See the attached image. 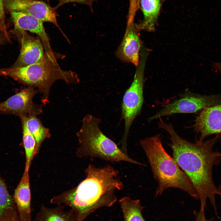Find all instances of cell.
<instances>
[{"mask_svg": "<svg viewBox=\"0 0 221 221\" xmlns=\"http://www.w3.org/2000/svg\"><path fill=\"white\" fill-rule=\"evenodd\" d=\"M159 126L170 136L173 158L188 176L198 194L200 207L204 208L209 199L216 211L215 196L219 195L213 180L214 166L221 161V153L214 151L213 147L219 139L215 136L207 141L191 142L180 137L170 123L159 119Z\"/></svg>", "mask_w": 221, "mask_h": 221, "instance_id": "6da1fadb", "label": "cell"}, {"mask_svg": "<svg viewBox=\"0 0 221 221\" xmlns=\"http://www.w3.org/2000/svg\"><path fill=\"white\" fill-rule=\"evenodd\" d=\"M85 172L86 177L78 186L50 201L71 207L77 214V221H83L100 208L113 206L117 200L115 192L124 187L119 172L110 165L99 167L89 164Z\"/></svg>", "mask_w": 221, "mask_h": 221, "instance_id": "7a4b0ae2", "label": "cell"}, {"mask_svg": "<svg viewBox=\"0 0 221 221\" xmlns=\"http://www.w3.org/2000/svg\"><path fill=\"white\" fill-rule=\"evenodd\" d=\"M140 143L157 182L155 196L161 195L169 188H174L199 200L197 192L188 176L164 148L160 134L141 139Z\"/></svg>", "mask_w": 221, "mask_h": 221, "instance_id": "3957f363", "label": "cell"}, {"mask_svg": "<svg viewBox=\"0 0 221 221\" xmlns=\"http://www.w3.org/2000/svg\"><path fill=\"white\" fill-rule=\"evenodd\" d=\"M4 76H8L28 87L37 88L41 94V101L45 105L49 102L51 87L58 80L68 83L76 84L79 79L71 71L62 70L56 60L50 58L45 53L39 61L23 67L1 69Z\"/></svg>", "mask_w": 221, "mask_h": 221, "instance_id": "277c9868", "label": "cell"}, {"mask_svg": "<svg viewBox=\"0 0 221 221\" xmlns=\"http://www.w3.org/2000/svg\"><path fill=\"white\" fill-rule=\"evenodd\" d=\"M101 122L100 118L90 114L83 118L82 126L76 134L80 145L77 151L79 157L145 166L130 157L105 135L99 128Z\"/></svg>", "mask_w": 221, "mask_h": 221, "instance_id": "5b68a950", "label": "cell"}, {"mask_svg": "<svg viewBox=\"0 0 221 221\" xmlns=\"http://www.w3.org/2000/svg\"><path fill=\"white\" fill-rule=\"evenodd\" d=\"M148 53L147 49L143 47L141 48L133 81L123 98L122 111L124 121V130L120 143L125 152L127 150V139L131 126L139 114L143 104L144 72Z\"/></svg>", "mask_w": 221, "mask_h": 221, "instance_id": "8992f818", "label": "cell"}, {"mask_svg": "<svg viewBox=\"0 0 221 221\" xmlns=\"http://www.w3.org/2000/svg\"><path fill=\"white\" fill-rule=\"evenodd\" d=\"M221 104V93L203 95L186 90L179 97L165 106L149 118L150 122L161 117L178 113H194Z\"/></svg>", "mask_w": 221, "mask_h": 221, "instance_id": "52a82bcc", "label": "cell"}, {"mask_svg": "<svg viewBox=\"0 0 221 221\" xmlns=\"http://www.w3.org/2000/svg\"><path fill=\"white\" fill-rule=\"evenodd\" d=\"M38 90L31 87L22 89L4 101L0 103V113L18 116H37L43 111L41 105L34 104L33 97Z\"/></svg>", "mask_w": 221, "mask_h": 221, "instance_id": "ba28073f", "label": "cell"}, {"mask_svg": "<svg viewBox=\"0 0 221 221\" xmlns=\"http://www.w3.org/2000/svg\"><path fill=\"white\" fill-rule=\"evenodd\" d=\"M21 46L19 55L10 67H23L35 63L44 56L43 47L40 38L29 35L26 31L15 27L10 31Z\"/></svg>", "mask_w": 221, "mask_h": 221, "instance_id": "9c48e42d", "label": "cell"}, {"mask_svg": "<svg viewBox=\"0 0 221 221\" xmlns=\"http://www.w3.org/2000/svg\"><path fill=\"white\" fill-rule=\"evenodd\" d=\"M5 12H20L32 15L42 21L52 23L60 29L56 10L41 0H4Z\"/></svg>", "mask_w": 221, "mask_h": 221, "instance_id": "30bf717a", "label": "cell"}, {"mask_svg": "<svg viewBox=\"0 0 221 221\" xmlns=\"http://www.w3.org/2000/svg\"><path fill=\"white\" fill-rule=\"evenodd\" d=\"M141 30L134 21L127 22L124 35L116 52L118 58L125 62L137 66L140 59V51L142 47L140 38Z\"/></svg>", "mask_w": 221, "mask_h": 221, "instance_id": "8fae6325", "label": "cell"}, {"mask_svg": "<svg viewBox=\"0 0 221 221\" xmlns=\"http://www.w3.org/2000/svg\"><path fill=\"white\" fill-rule=\"evenodd\" d=\"M194 131L200 134L198 140L204 141L215 135L221 138V104L206 108L199 112L193 125Z\"/></svg>", "mask_w": 221, "mask_h": 221, "instance_id": "7c38bea8", "label": "cell"}, {"mask_svg": "<svg viewBox=\"0 0 221 221\" xmlns=\"http://www.w3.org/2000/svg\"><path fill=\"white\" fill-rule=\"evenodd\" d=\"M14 27L29 31L37 34L41 40L45 54L54 60L56 59L52 50L49 39L43 21L29 14L20 12L10 13Z\"/></svg>", "mask_w": 221, "mask_h": 221, "instance_id": "4fadbf2b", "label": "cell"}, {"mask_svg": "<svg viewBox=\"0 0 221 221\" xmlns=\"http://www.w3.org/2000/svg\"><path fill=\"white\" fill-rule=\"evenodd\" d=\"M48 208L41 205L33 221H77V216L72 208L66 211L61 205Z\"/></svg>", "mask_w": 221, "mask_h": 221, "instance_id": "5bb4252c", "label": "cell"}, {"mask_svg": "<svg viewBox=\"0 0 221 221\" xmlns=\"http://www.w3.org/2000/svg\"><path fill=\"white\" fill-rule=\"evenodd\" d=\"M161 5L160 0H140V8L143 15L142 21L138 24L141 29L154 30Z\"/></svg>", "mask_w": 221, "mask_h": 221, "instance_id": "9a60e30c", "label": "cell"}, {"mask_svg": "<svg viewBox=\"0 0 221 221\" xmlns=\"http://www.w3.org/2000/svg\"><path fill=\"white\" fill-rule=\"evenodd\" d=\"M118 202L124 221H145L142 214L144 207L139 200H134L125 196Z\"/></svg>", "mask_w": 221, "mask_h": 221, "instance_id": "2e32d148", "label": "cell"}, {"mask_svg": "<svg viewBox=\"0 0 221 221\" xmlns=\"http://www.w3.org/2000/svg\"><path fill=\"white\" fill-rule=\"evenodd\" d=\"M20 118L35 138L37 143L36 153L43 141L51 136L49 129L45 127L37 116H23Z\"/></svg>", "mask_w": 221, "mask_h": 221, "instance_id": "e0dca14e", "label": "cell"}, {"mask_svg": "<svg viewBox=\"0 0 221 221\" xmlns=\"http://www.w3.org/2000/svg\"><path fill=\"white\" fill-rule=\"evenodd\" d=\"M22 129V140L26 161L25 170L29 171L31 161L36 153L37 143L35 139L28 129L25 123L21 122Z\"/></svg>", "mask_w": 221, "mask_h": 221, "instance_id": "ac0fdd59", "label": "cell"}, {"mask_svg": "<svg viewBox=\"0 0 221 221\" xmlns=\"http://www.w3.org/2000/svg\"><path fill=\"white\" fill-rule=\"evenodd\" d=\"M16 207L13 198L10 194L6 185L0 175V215L7 209Z\"/></svg>", "mask_w": 221, "mask_h": 221, "instance_id": "d6986e66", "label": "cell"}, {"mask_svg": "<svg viewBox=\"0 0 221 221\" xmlns=\"http://www.w3.org/2000/svg\"><path fill=\"white\" fill-rule=\"evenodd\" d=\"M0 221H20L17 207L9 208L0 214Z\"/></svg>", "mask_w": 221, "mask_h": 221, "instance_id": "ffe728a7", "label": "cell"}, {"mask_svg": "<svg viewBox=\"0 0 221 221\" xmlns=\"http://www.w3.org/2000/svg\"><path fill=\"white\" fill-rule=\"evenodd\" d=\"M140 0H129L127 22L134 21L136 12L140 9Z\"/></svg>", "mask_w": 221, "mask_h": 221, "instance_id": "44dd1931", "label": "cell"}, {"mask_svg": "<svg viewBox=\"0 0 221 221\" xmlns=\"http://www.w3.org/2000/svg\"><path fill=\"white\" fill-rule=\"evenodd\" d=\"M95 0H58V2L57 5L54 7L57 10L62 5L70 2H75L83 4L91 7L93 2Z\"/></svg>", "mask_w": 221, "mask_h": 221, "instance_id": "7402d4cb", "label": "cell"}, {"mask_svg": "<svg viewBox=\"0 0 221 221\" xmlns=\"http://www.w3.org/2000/svg\"><path fill=\"white\" fill-rule=\"evenodd\" d=\"M5 11L4 6V0H0V28L7 32L5 23Z\"/></svg>", "mask_w": 221, "mask_h": 221, "instance_id": "603a6c76", "label": "cell"}, {"mask_svg": "<svg viewBox=\"0 0 221 221\" xmlns=\"http://www.w3.org/2000/svg\"><path fill=\"white\" fill-rule=\"evenodd\" d=\"M10 37L9 32L0 28V45L11 43Z\"/></svg>", "mask_w": 221, "mask_h": 221, "instance_id": "cb8c5ba5", "label": "cell"}, {"mask_svg": "<svg viewBox=\"0 0 221 221\" xmlns=\"http://www.w3.org/2000/svg\"><path fill=\"white\" fill-rule=\"evenodd\" d=\"M204 210V209L200 208L199 211L195 212L196 219L194 221H209L205 217Z\"/></svg>", "mask_w": 221, "mask_h": 221, "instance_id": "d4e9b609", "label": "cell"}, {"mask_svg": "<svg viewBox=\"0 0 221 221\" xmlns=\"http://www.w3.org/2000/svg\"><path fill=\"white\" fill-rule=\"evenodd\" d=\"M212 66L214 68L221 72V62H213Z\"/></svg>", "mask_w": 221, "mask_h": 221, "instance_id": "484cf974", "label": "cell"}, {"mask_svg": "<svg viewBox=\"0 0 221 221\" xmlns=\"http://www.w3.org/2000/svg\"><path fill=\"white\" fill-rule=\"evenodd\" d=\"M0 76H4L3 73L1 69H0Z\"/></svg>", "mask_w": 221, "mask_h": 221, "instance_id": "4316f807", "label": "cell"}, {"mask_svg": "<svg viewBox=\"0 0 221 221\" xmlns=\"http://www.w3.org/2000/svg\"><path fill=\"white\" fill-rule=\"evenodd\" d=\"M165 0H160V1H161V4H162V3L163 2H164L165 1Z\"/></svg>", "mask_w": 221, "mask_h": 221, "instance_id": "83f0119b", "label": "cell"}]
</instances>
